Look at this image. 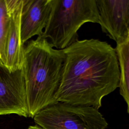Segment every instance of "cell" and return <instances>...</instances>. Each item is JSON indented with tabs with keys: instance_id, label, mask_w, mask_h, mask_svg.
I'll use <instances>...</instances> for the list:
<instances>
[{
	"instance_id": "8fae6325",
	"label": "cell",
	"mask_w": 129,
	"mask_h": 129,
	"mask_svg": "<svg viewBox=\"0 0 129 129\" xmlns=\"http://www.w3.org/2000/svg\"><path fill=\"white\" fill-rule=\"evenodd\" d=\"M27 129H44L42 127L37 125H31L29 126Z\"/></svg>"
},
{
	"instance_id": "7a4b0ae2",
	"label": "cell",
	"mask_w": 129,
	"mask_h": 129,
	"mask_svg": "<svg viewBox=\"0 0 129 129\" xmlns=\"http://www.w3.org/2000/svg\"><path fill=\"white\" fill-rule=\"evenodd\" d=\"M64 55L48 39L38 36L24 46V63L28 117L57 103Z\"/></svg>"
},
{
	"instance_id": "ba28073f",
	"label": "cell",
	"mask_w": 129,
	"mask_h": 129,
	"mask_svg": "<svg viewBox=\"0 0 129 129\" xmlns=\"http://www.w3.org/2000/svg\"><path fill=\"white\" fill-rule=\"evenodd\" d=\"M23 2V0H8L11 21L7 40L5 66L11 72L23 67L24 45L21 41L20 31Z\"/></svg>"
},
{
	"instance_id": "3957f363",
	"label": "cell",
	"mask_w": 129,
	"mask_h": 129,
	"mask_svg": "<svg viewBox=\"0 0 129 129\" xmlns=\"http://www.w3.org/2000/svg\"><path fill=\"white\" fill-rule=\"evenodd\" d=\"M88 22L99 24L96 0H51L50 13L41 36L55 48L63 50L78 40L79 30Z\"/></svg>"
},
{
	"instance_id": "30bf717a",
	"label": "cell",
	"mask_w": 129,
	"mask_h": 129,
	"mask_svg": "<svg viewBox=\"0 0 129 129\" xmlns=\"http://www.w3.org/2000/svg\"><path fill=\"white\" fill-rule=\"evenodd\" d=\"M10 21L11 12L8 0H0V61L4 65Z\"/></svg>"
},
{
	"instance_id": "277c9868",
	"label": "cell",
	"mask_w": 129,
	"mask_h": 129,
	"mask_svg": "<svg viewBox=\"0 0 129 129\" xmlns=\"http://www.w3.org/2000/svg\"><path fill=\"white\" fill-rule=\"evenodd\" d=\"M33 119L44 129H105L108 126L99 109L60 102L43 109Z\"/></svg>"
},
{
	"instance_id": "5b68a950",
	"label": "cell",
	"mask_w": 129,
	"mask_h": 129,
	"mask_svg": "<svg viewBox=\"0 0 129 129\" xmlns=\"http://www.w3.org/2000/svg\"><path fill=\"white\" fill-rule=\"evenodd\" d=\"M28 117L23 67L11 72L0 61V115Z\"/></svg>"
},
{
	"instance_id": "52a82bcc",
	"label": "cell",
	"mask_w": 129,
	"mask_h": 129,
	"mask_svg": "<svg viewBox=\"0 0 129 129\" xmlns=\"http://www.w3.org/2000/svg\"><path fill=\"white\" fill-rule=\"evenodd\" d=\"M20 19L21 41L23 45L30 38L41 36L51 11V0H23Z\"/></svg>"
},
{
	"instance_id": "6da1fadb",
	"label": "cell",
	"mask_w": 129,
	"mask_h": 129,
	"mask_svg": "<svg viewBox=\"0 0 129 129\" xmlns=\"http://www.w3.org/2000/svg\"><path fill=\"white\" fill-rule=\"evenodd\" d=\"M62 50L64 58L56 102L99 109L103 98L119 87L115 49L92 38L78 40Z\"/></svg>"
},
{
	"instance_id": "8992f818",
	"label": "cell",
	"mask_w": 129,
	"mask_h": 129,
	"mask_svg": "<svg viewBox=\"0 0 129 129\" xmlns=\"http://www.w3.org/2000/svg\"><path fill=\"white\" fill-rule=\"evenodd\" d=\"M102 31L121 43L129 37V0H96Z\"/></svg>"
},
{
	"instance_id": "9c48e42d",
	"label": "cell",
	"mask_w": 129,
	"mask_h": 129,
	"mask_svg": "<svg viewBox=\"0 0 129 129\" xmlns=\"http://www.w3.org/2000/svg\"><path fill=\"white\" fill-rule=\"evenodd\" d=\"M117 57L119 71V92L127 105L129 114V37L116 44L115 48Z\"/></svg>"
}]
</instances>
